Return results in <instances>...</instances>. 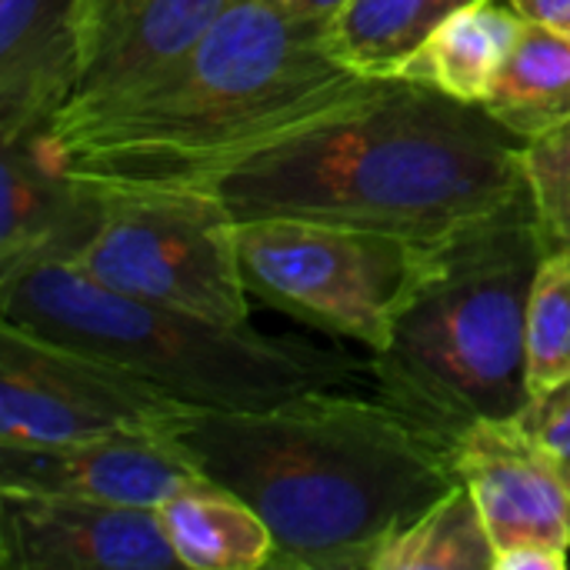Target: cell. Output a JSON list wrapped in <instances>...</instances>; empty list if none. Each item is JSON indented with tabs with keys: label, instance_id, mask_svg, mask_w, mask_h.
Returning a JSON list of instances; mask_svg holds the SVG:
<instances>
[{
	"label": "cell",
	"instance_id": "cell-3",
	"mask_svg": "<svg viewBox=\"0 0 570 570\" xmlns=\"http://www.w3.org/2000/svg\"><path fill=\"white\" fill-rule=\"evenodd\" d=\"M324 30L274 0H240L154 83L50 137L83 180L204 184L381 83L344 67Z\"/></svg>",
	"mask_w": 570,
	"mask_h": 570
},
{
	"label": "cell",
	"instance_id": "cell-19",
	"mask_svg": "<svg viewBox=\"0 0 570 570\" xmlns=\"http://www.w3.org/2000/svg\"><path fill=\"white\" fill-rule=\"evenodd\" d=\"M374 570H494V544L464 481L401 531Z\"/></svg>",
	"mask_w": 570,
	"mask_h": 570
},
{
	"label": "cell",
	"instance_id": "cell-4",
	"mask_svg": "<svg viewBox=\"0 0 570 570\" xmlns=\"http://www.w3.org/2000/svg\"><path fill=\"white\" fill-rule=\"evenodd\" d=\"M531 194L431 244L371 354L377 394L451 444L481 421L518 417L528 384V304L544 261Z\"/></svg>",
	"mask_w": 570,
	"mask_h": 570
},
{
	"label": "cell",
	"instance_id": "cell-7",
	"mask_svg": "<svg viewBox=\"0 0 570 570\" xmlns=\"http://www.w3.org/2000/svg\"><path fill=\"white\" fill-rule=\"evenodd\" d=\"M428 247L364 227L254 217L237 220L247 294L377 354L404 307Z\"/></svg>",
	"mask_w": 570,
	"mask_h": 570
},
{
	"label": "cell",
	"instance_id": "cell-22",
	"mask_svg": "<svg viewBox=\"0 0 570 570\" xmlns=\"http://www.w3.org/2000/svg\"><path fill=\"white\" fill-rule=\"evenodd\" d=\"M518 424L570 468V377L531 391L528 404L518 414Z\"/></svg>",
	"mask_w": 570,
	"mask_h": 570
},
{
	"label": "cell",
	"instance_id": "cell-18",
	"mask_svg": "<svg viewBox=\"0 0 570 570\" xmlns=\"http://www.w3.org/2000/svg\"><path fill=\"white\" fill-rule=\"evenodd\" d=\"M478 0H351L324 30V47L354 73L391 80L424 40Z\"/></svg>",
	"mask_w": 570,
	"mask_h": 570
},
{
	"label": "cell",
	"instance_id": "cell-13",
	"mask_svg": "<svg viewBox=\"0 0 570 570\" xmlns=\"http://www.w3.org/2000/svg\"><path fill=\"white\" fill-rule=\"evenodd\" d=\"M0 147V277L33 261H73L97 230L100 190L67 170L50 130Z\"/></svg>",
	"mask_w": 570,
	"mask_h": 570
},
{
	"label": "cell",
	"instance_id": "cell-24",
	"mask_svg": "<svg viewBox=\"0 0 570 570\" xmlns=\"http://www.w3.org/2000/svg\"><path fill=\"white\" fill-rule=\"evenodd\" d=\"M528 20H544V23H558L570 13V0H511Z\"/></svg>",
	"mask_w": 570,
	"mask_h": 570
},
{
	"label": "cell",
	"instance_id": "cell-10",
	"mask_svg": "<svg viewBox=\"0 0 570 570\" xmlns=\"http://www.w3.org/2000/svg\"><path fill=\"white\" fill-rule=\"evenodd\" d=\"M3 570H174L180 558L150 508L0 488Z\"/></svg>",
	"mask_w": 570,
	"mask_h": 570
},
{
	"label": "cell",
	"instance_id": "cell-20",
	"mask_svg": "<svg viewBox=\"0 0 570 570\" xmlns=\"http://www.w3.org/2000/svg\"><path fill=\"white\" fill-rule=\"evenodd\" d=\"M570 377V254H544L528 304L531 391Z\"/></svg>",
	"mask_w": 570,
	"mask_h": 570
},
{
	"label": "cell",
	"instance_id": "cell-8",
	"mask_svg": "<svg viewBox=\"0 0 570 570\" xmlns=\"http://www.w3.org/2000/svg\"><path fill=\"white\" fill-rule=\"evenodd\" d=\"M190 407L90 351L0 321V444L170 431Z\"/></svg>",
	"mask_w": 570,
	"mask_h": 570
},
{
	"label": "cell",
	"instance_id": "cell-1",
	"mask_svg": "<svg viewBox=\"0 0 570 570\" xmlns=\"http://www.w3.org/2000/svg\"><path fill=\"white\" fill-rule=\"evenodd\" d=\"M170 434L210 484L261 514L281 570H374L461 484L448 438L337 387L261 411H190Z\"/></svg>",
	"mask_w": 570,
	"mask_h": 570
},
{
	"label": "cell",
	"instance_id": "cell-11",
	"mask_svg": "<svg viewBox=\"0 0 570 570\" xmlns=\"http://www.w3.org/2000/svg\"><path fill=\"white\" fill-rule=\"evenodd\" d=\"M207 481L170 431H114L63 444H0V488L157 511Z\"/></svg>",
	"mask_w": 570,
	"mask_h": 570
},
{
	"label": "cell",
	"instance_id": "cell-25",
	"mask_svg": "<svg viewBox=\"0 0 570 570\" xmlns=\"http://www.w3.org/2000/svg\"><path fill=\"white\" fill-rule=\"evenodd\" d=\"M558 27H561L564 33H570V13H568V17H564V20H558Z\"/></svg>",
	"mask_w": 570,
	"mask_h": 570
},
{
	"label": "cell",
	"instance_id": "cell-23",
	"mask_svg": "<svg viewBox=\"0 0 570 570\" xmlns=\"http://www.w3.org/2000/svg\"><path fill=\"white\" fill-rule=\"evenodd\" d=\"M277 7H284L291 17L297 20H307V23H321L327 27L351 0H274Z\"/></svg>",
	"mask_w": 570,
	"mask_h": 570
},
{
	"label": "cell",
	"instance_id": "cell-15",
	"mask_svg": "<svg viewBox=\"0 0 570 570\" xmlns=\"http://www.w3.org/2000/svg\"><path fill=\"white\" fill-rule=\"evenodd\" d=\"M524 20L528 17L511 0H478L448 17L407 60L401 77L428 83L461 104H484Z\"/></svg>",
	"mask_w": 570,
	"mask_h": 570
},
{
	"label": "cell",
	"instance_id": "cell-16",
	"mask_svg": "<svg viewBox=\"0 0 570 570\" xmlns=\"http://www.w3.org/2000/svg\"><path fill=\"white\" fill-rule=\"evenodd\" d=\"M157 514L180 568L264 570L274 561V538L261 514L210 481L174 494Z\"/></svg>",
	"mask_w": 570,
	"mask_h": 570
},
{
	"label": "cell",
	"instance_id": "cell-2",
	"mask_svg": "<svg viewBox=\"0 0 570 570\" xmlns=\"http://www.w3.org/2000/svg\"><path fill=\"white\" fill-rule=\"evenodd\" d=\"M521 144L481 104L391 77L204 187L234 220L304 217L431 247L528 197Z\"/></svg>",
	"mask_w": 570,
	"mask_h": 570
},
{
	"label": "cell",
	"instance_id": "cell-14",
	"mask_svg": "<svg viewBox=\"0 0 570 570\" xmlns=\"http://www.w3.org/2000/svg\"><path fill=\"white\" fill-rule=\"evenodd\" d=\"M83 63V0H0V144L50 130Z\"/></svg>",
	"mask_w": 570,
	"mask_h": 570
},
{
	"label": "cell",
	"instance_id": "cell-6",
	"mask_svg": "<svg viewBox=\"0 0 570 570\" xmlns=\"http://www.w3.org/2000/svg\"><path fill=\"white\" fill-rule=\"evenodd\" d=\"M100 190V220L70 261L90 281L244 327L247 284L237 261V220L217 190L204 184H117Z\"/></svg>",
	"mask_w": 570,
	"mask_h": 570
},
{
	"label": "cell",
	"instance_id": "cell-9",
	"mask_svg": "<svg viewBox=\"0 0 570 570\" xmlns=\"http://www.w3.org/2000/svg\"><path fill=\"white\" fill-rule=\"evenodd\" d=\"M454 468L494 544V570H561L570 554V468L518 417L454 441Z\"/></svg>",
	"mask_w": 570,
	"mask_h": 570
},
{
	"label": "cell",
	"instance_id": "cell-21",
	"mask_svg": "<svg viewBox=\"0 0 570 570\" xmlns=\"http://www.w3.org/2000/svg\"><path fill=\"white\" fill-rule=\"evenodd\" d=\"M524 180L548 254H570V120L521 144Z\"/></svg>",
	"mask_w": 570,
	"mask_h": 570
},
{
	"label": "cell",
	"instance_id": "cell-17",
	"mask_svg": "<svg viewBox=\"0 0 570 570\" xmlns=\"http://www.w3.org/2000/svg\"><path fill=\"white\" fill-rule=\"evenodd\" d=\"M481 107L521 140L570 120V33L558 23L524 20Z\"/></svg>",
	"mask_w": 570,
	"mask_h": 570
},
{
	"label": "cell",
	"instance_id": "cell-12",
	"mask_svg": "<svg viewBox=\"0 0 570 570\" xmlns=\"http://www.w3.org/2000/svg\"><path fill=\"white\" fill-rule=\"evenodd\" d=\"M240 0H83V63L67 110L70 124L154 83Z\"/></svg>",
	"mask_w": 570,
	"mask_h": 570
},
{
	"label": "cell",
	"instance_id": "cell-5",
	"mask_svg": "<svg viewBox=\"0 0 570 570\" xmlns=\"http://www.w3.org/2000/svg\"><path fill=\"white\" fill-rule=\"evenodd\" d=\"M0 321L114 361L190 411H261L357 377V361L344 351L127 297L70 261H33L3 274Z\"/></svg>",
	"mask_w": 570,
	"mask_h": 570
}]
</instances>
